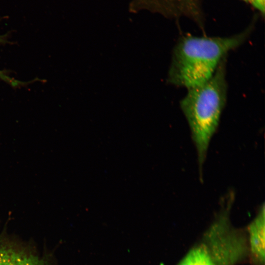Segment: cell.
Returning a JSON list of instances; mask_svg holds the SVG:
<instances>
[{
  "label": "cell",
  "mask_w": 265,
  "mask_h": 265,
  "mask_svg": "<svg viewBox=\"0 0 265 265\" xmlns=\"http://www.w3.org/2000/svg\"><path fill=\"white\" fill-rule=\"evenodd\" d=\"M0 265H46L38 256L17 246L0 241Z\"/></svg>",
  "instance_id": "5"
},
{
  "label": "cell",
  "mask_w": 265,
  "mask_h": 265,
  "mask_svg": "<svg viewBox=\"0 0 265 265\" xmlns=\"http://www.w3.org/2000/svg\"><path fill=\"white\" fill-rule=\"evenodd\" d=\"M250 2L258 10L262 12H265V0H244Z\"/></svg>",
  "instance_id": "7"
},
{
  "label": "cell",
  "mask_w": 265,
  "mask_h": 265,
  "mask_svg": "<svg viewBox=\"0 0 265 265\" xmlns=\"http://www.w3.org/2000/svg\"><path fill=\"white\" fill-rule=\"evenodd\" d=\"M250 29L226 37L183 36L173 50L168 82L187 89L204 84L213 76L228 53L246 40Z\"/></svg>",
  "instance_id": "1"
},
{
  "label": "cell",
  "mask_w": 265,
  "mask_h": 265,
  "mask_svg": "<svg viewBox=\"0 0 265 265\" xmlns=\"http://www.w3.org/2000/svg\"><path fill=\"white\" fill-rule=\"evenodd\" d=\"M235 195L230 192L200 237L176 265H238L248 262L245 229L234 226L231 212Z\"/></svg>",
  "instance_id": "2"
},
{
  "label": "cell",
  "mask_w": 265,
  "mask_h": 265,
  "mask_svg": "<svg viewBox=\"0 0 265 265\" xmlns=\"http://www.w3.org/2000/svg\"><path fill=\"white\" fill-rule=\"evenodd\" d=\"M226 70L225 58L209 80L187 89L180 103L196 149L200 175L202 174L211 139L218 128L226 104Z\"/></svg>",
  "instance_id": "3"
},
{
  "label": "cell",
  "mask_w": 265,
  "mask_h": 265,
  "mask_svg": "<svg viewBox=\"0 0 265 265\" xmlns=\"http://www.w3.org/2000/svg\"><path fill=\"white\" fill-rule=\"evenodd\" d=\"M9 43L7 34H0V45ZM0 79L13 87H19L26 84V82L21 81L10 76L6 72L0 70Z\"/></svg>",
  "instance_id": "6"
},
{
  "label": "cell",
  "mask_w": 265,
  "mask_h": 265,
  "mask_svg": "<svg viewBox=\"0 0 265 265\" xmlns=\"http://www.w3.org/2000/svg\"><path fill=\"white\" fill-rule=\"evenodd\" d=\"M248 247V262L252 265L265 264V206L263 203L258 212L245 227Z\"/></svg>",
  "instance_id": "4"
}]
</instances>
